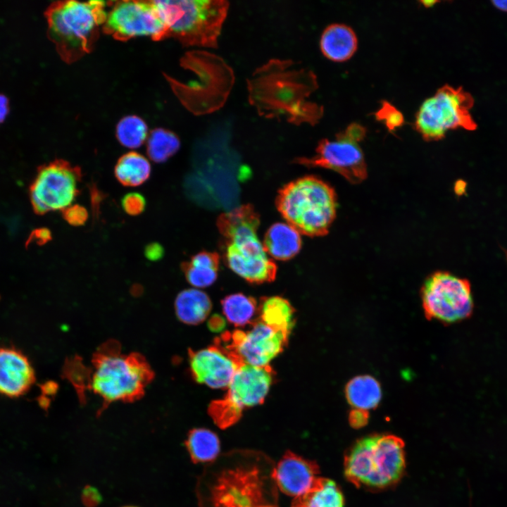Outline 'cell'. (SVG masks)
Instances as JSON below:
<instances>
[{"label": "cell", "instance_id": "obj_1", "mask_svg": "<svg viewBox=\"0 0 507 507\" xmlns=\"http://www.w3.org/2000/svg\"><path fill=\"white\" fill-rule=\"evenodd\" d=\"M273 461L261 451L235 450L208 464L198 480L200 507H278Z\"/></svg>", "mask_w": 507, "mask_h": 507}, {"label": "cell", "instance_id": "obj_2", "mask_svg": "<svg viewBox=\"0 0 507 507\" xmlns=\"http://www.w3.org/2000/svg\"><path fill=\"white\" fill-rule=\"evenodd\" d=\"M318 87L315 74L292 60L271 59L247 80L249 102L260 115L295 125L322 118L323 107L308 99Z\"/></svg>", "mask_w": 507, "mask_h": 507}, {"label": "cell", "instance_id": "obj_3", "mask_svg": "<svg viewBox=\"0 0 507 507\" xmlns=\"http://www.w3.org/2000/svg\"><path fill=\"white\" fill-rule=\"evenodd\" d=\"M87 377L76 384L100 397L104 406L115 401L131 402L144 394L154 372L140 354L123 353L118 344H105L94 355Z\"/></svg>", "mask_w": 507, "mask_h": 507}, {"label": "cell", "instance_id": "obj_4", "mask_svg": "<svg viewBox=\"0 0 507 507\" xmlns=\"http://www.w3.org/2000/svg\"><path fill=\"white\" fill-rule=\"evenodd\" d=\"M344 465L346 479L356 487L372 491L388 489L403 475L404 442L389 434L363 437L347 451Z\"/></svg>", "mask_w": 507, "mask_h": 507}, {"label": "cell", "instance_id": "obj_5", "mask_svg": "<svg viewBox=\"0 0 507 507\" xmlns=\"http://www.w3.org/2000/svg\"><path fill=\"white\" fill-rule=\"evenodd\" d=\"M106 4L70 0L47 8V35L65 62H75L92 50L106 19Z\"/></svg>", "mask_w": 507, "mask_h": 507}, {"label": "cell", "instance_id": "obj_6", "mask_svg": "<svg viewBox=\"0 0 507 507\" xmlns=\"http://www.w3.org/2000/svg\"><path fill=\"white\" fill-rule=\"evenodd\" d=\"M276 205L300 233L315 237L327 233L336 216L337 201L330 185L317 177L306 176L282 187Z\"/></svg>", "mask_w": 507, "mask_h": 507}, {"label": "cell", "instance_id": "obj_7", "mask_svg": "<svg viewBox=\"0 0 507 507\" xmlns=\"http://www.w3.org/2000/svg\"><path fill=\"white\" fill-rule=\"evenodd\" d=\"M168 31L185 46L217 48L229 3L224 0L154 1Z\"/></svg>", "mask_w": 507, "mask_h": 507}, {"label": "cell", "instance_id": "obj_8", "mask_svg": "<svg viewBox=\"0 0 507 507\" xmlns=\"http://www.w3.org/2000/svg\"><path fill=\"white\" fill-rule=\"evenodd\" d=\"M183 63L195 73L196 78L187 85H176L182 102L197 115L220 108L234 84L231 67L222 58L206 51L189 53Z\"/></svg>", "mask_w": 507, "mask_h": 507}, {"label": "cell", "instance_id": "obj_9", "mask_svg": "<svg viewBox=\"0 0 507 507\" xmlns=\"http://www.w3.org/2000/svg\"><path fill=\"white\" fill-rule=\"evenodd\" d=\"M473 105L472 96L463 87L445 84L423 102L414 128L426 141L440 140L451 130H475L477 125L470 114Z\"/></svg>", "mask_w": 507, "mask_h": 507}, {"label": "cell", "instance_id": "obj_10", "mask_svg": "<svg viewBox=\"0 0 507 507\" xmlns=\"http://www.w3.org/2000/svg\"><path fill=\"white\" fill-rule=\"evenodd\" d=\"M258 225V221H242L220 232L227 266L245 280L258 284L274 280L277 273L275 263L256 235Z\"/></svg>", "mask_w": 507, "mask_h": 507}, {"label": "cell", "instance_id": "obj_11", "mask_svg": "<svg viewBox=\"0 0 507 507\" xmlns=\"http://www.w3.org/2000/svg\"><path fill=\"white\" fill-rule=\"evenodd\" d=\"M273 378L270 365H241L227 388L225 398L210 406L209 413L215 423L220 428L230 427L239 420L244 408L262 403Z\"/></svg>", "mask_w": 507, "mask_h": 507}, {"label": "cell", "instance_id": "obj_12", "mask_svg": "<svg viewBox=\"0 0 507 507\" xmlns=\"http://www.w3.org/2000/svg\"><path fill=\"white\" fill-rule=\"evenodd\" d=\"M366 134V129L353 123L330 140L320 141L316 154L311 158H299L296 163L308 167H320L334 170L352 184H359L367 177V167L359 143Z\"/></svg>", "mask_w": 507, "mask_h": 507}, {"label": "cell", "instance_id": "obj_13", "mask_svg": "<svg viewBox=\"0 0 507 507\" xmlns=\"http://www.w3.org/2000/svg\"><path fill=\"white\" fill-rule=\"evenodd\" d=\"M425 315L444 324H453L472 316L474 301L467 279L444 271L430 275L421 288Z\"/></svg>", "mask_w": 507, "mask_h": 507}, {"label": "cell", "instance_id": "obj_14", "mask_svg": "<svg viewBox=\"0 0 507 507\" xmlns=\"http://www.w3.org/2000/svg\"><path fill=\"white\" fill-rule=\"evenodd\" d=\"M81 169L57 159L39 168L30 187V196L35 211L44 214L64 210L80 194Z\"/></svg>", "mask_w": 507, "mask_h": 507}, {"label": "cell", "instance_id": "obj_15", "mask_svg": "<svg viewBox=\"0 0 507 507\" xmlns=\"http://www.w3.org/2000/svg\"><path fill=\"white\" fill-rule=\"evenodd\" d=\"M113 4L103 26L106 34L123 41L137 37L154 40L168 37L167 28L154 1H121Z\"/></svg>", "mask_w": 507, "mask_h": 507}, {"label": "cell", "instance_id": "obj_16", "mask_svg": "<svg viewBox=\"0 0 507 507\" xmlns=\"http://www.w3.org/2000/svg\"><path fill=\"white\" fill-rule=\"evenodd\" d=\"M288 334L276 330L261 320L246 330H237L222 337L223 346L242 364L264 367L279 355L287 343Z\"/></svg>", "mask_w": 507, "mask_h": 507}, {"label": "cell", "instance_id": "obj_17", "mask_svg": "<svg viewBox=\"0 0 507 507\" xmlns=\"http://www.w3.org/2000/svg\"><path fill=\"white\" fill-rule=\"evenodd\" d=\"M189 366L194 379L213 389L227 388L234 375L242 365L221 344L190 351Z\"/></svg>", "mask_w": 507, "mask_h": 507}, {"label": "cell", "instance_id": "obj_18", "mask_svg": "<svg viewBox=\"0 0 507 507\" xmlns=\"http://www.w3.org/2000/svg\"><path fill=\"white\" fill-rule=\"evenodd\" d=\"M36 380L27 356L11 346H0V394L18 398L25 394Z\"/></svg>", "mask_w": 507, "mask_h": 507}, {"label": "cell", "instance_id": "obj_19", "mask_svg": "<svg viewBox=\"0 0 507 507\" xmlns=\"http://www.w3.org/2000/svg\"><path fill=\"white\" fill-rule=\"evenodd\" d=\"M315 461L287 451L275 468L277 487L284 494L298 496L306 492L319 477Z\"/></svg>", "mask_w": 507, "mask_h": 507}, {"label": "cell", "instance_id": "obj_20", "mask_svg": "<svg viewBox=\"0 0 507 507\" xmlns=\"http://www.w3.org/2000/svg\"><path fill=\"white\" fill-rule=\"evenodd\" d=\"M320 46L323 54L329 60L344 62L350 59L356 51L358 39L349 26L333 23L323 32Z\"/></svg>", "mask_w": 507, "mask_h": 507}, {"label": "cell", "instance_id": "obj_21", "mask_svg": "<svg viewBox=\"0 0 507 507\" xmlns=\"http://www.w3.org/2000/svg\"><path fill=\"white\" fill-rule=\"evenodd\" d=\"M300 234L288 223H276L267 230L263 244L270 257L280 261L289 260L301 249Z\"/></svg>", "mask_w": 507, "mask_h": 507}, {"label": "cell", "instance_id": "obj_22", "mask_svg": "<svg viewBox=\"0 0 507 507\" xmlns=\"http://www.w3.org/2000/svg\"><path fill=\"white\" fill-rule=\"evenodd\" d=\"M212 303L209 296L203 291L187 289L180 292L175 301L177 317L188 325H197L208 317Z\"/></svg>", "mask_w": 507, "mask_h": 507}, {"label": "cell", "instance_id": "obj_23", "mask_svg": "<svg viewBox=\"0 0 507 507\" xmlns=\"http://www.w3.org/2000/svg\"><path fill=\"white\" fill-rule=\"evenodd\" d=\"M343 494L337 484L318 477L304 494L294 497L291 507H344Z\"/></svg>", "mask_w": 507, "mask_h": 507}, {"label": "cell", "instance_id": "obj_24", "mask_svg": "<svg viewBox=\"0 0 507 507\" xmlns=\"http://www.w3.org/2000/svg\"><path fill=\"white\" fill-rule=\"evenodd\" d=\"M219 256L215 253L201 251L182 265L187 282L194 287L211 285L218 276Z\"/></svg>", "mask_w": 507, "mask_h": 507}, {"label": "cell", "instance_id": "obj_25", "mask_svg": "<svg viewBox=\"0 0 507 507\" xmlns=\"http://www.w3.org/2000/svg\"><path fill=\"white\" fill-rule=\"evenodd\" d=\"M345 396L354 408L368 411L375 408L382 398L380 383L370 375L352 378L345 387Z\"/></svg>", "mask_w": 507, "mask_h": 507}, {"label": "cell", "instance_id": "obj_26", "mask_svg": "<svg viewBox=\"0 0 507 507\" xmlns=\"http://www.w3.org/2000/svg\"><path fill=\"white\" fill-rule=\"evenodd\" d=\"M259 314L263 323L287 334L294 326V308L287 299L281 296L263 299L259 306Z\"/></svg>", "mask_w": 507, "mask_h": 507}, {"label": "cell", "instance_id": "obj_27", "mask_svg": "<svg viewBox=\"0 0 507 507\" xmlns=\"http://www.w3.org/2000/svg\"><path fill=\"white\" fill-rule=\"evenodd\" d=\"M151 170L150 163L145 156L130 151L119 158L114 168V174L123 185L137 187L149 179Z\"/></svg>", "mask_w": 507, "mask_h": 507}, {"label": "cell", "instance_id": "obj_28", "mask_svg": "<svg viewBox=\"0 0 507 507\" xmlns=\"http://www.w3.org/2000/svg\"><path fill=\"white\" fill-rule=\"evenodd\" d=\"M185 446L194 463L212 462L220 452L219 438L213 432L206 428H195L187 434Z\"/></svg>", "mask_w": 507, "mask_h": 507}, {"label": "cell", "instance_id": "obj_29", "mask_svg": "<svg viewBox=\"0 0 507 507\" xmlns=\"http://www.w3.org/2000/svg\"><path fill=\"white\" fill-rule=\"evenodd\" d=\"M223 312L226 319L237 327L251 321L257 310L254 299L241 293L227 296L222 301Z\"/></svg>", "mask_w": 507, "mask_h": 507}, {"label": "cell", "instance_id": "obj_30", "mask_svg": "<svg viewBox=\"0 0 507 507\" xmlns=\"http://www.w3.org/2000/svg\"><path fill=\"white\" fill-rule=\"evenodd\" d=\"M146 152L156 163H163L173 156L180 149V142L173 132L156 128L150 132L146 139Z\"/></svg>", "mask_w": 507, "mask_h": 507}, {"label": "cell", "instance_id": "obj_31", "mask_svg": "<svg viewBox=\"0 0 507 507\" xmlns=\"http://www.w3.org/2000/svg\"><path fill=\"white\" fill-rule=\"evenodd\" d=\"M148 127L144 120L134 115L123 118L116 126V137L125 147L137 149L148 137Z\"/></svg>", "mask_w": 507, "mask_h": 507}, {"label": "cell", "instance_id": "obj_32", "mask_svg": "<svg viewBox=\"0 0 507 507\" xmlns=\"http://www.w3.org/2000/svg\"><path fill=\"white\" fill-rule=\"evenodd\" d=\"M378 120L383 121L389 131L395 130L404 123L402 113L387 101L382 102L381 108L375 113Z\"/></svg>", "mask_w": 507, "mask_h": 507}, {"label": "cell", "instance_id": "obj_33", "mask_svg": "<svg viewBox=\"0 0 507 507\" xmlns=\"http://www.w3.org/2000/svg\"><path fill=\"white\" fill-rule=\"evenodd\" d=\"M121 205L126 213L134 216L141 214L144 211L146 200L141 194L131 192L122 198Z\"/></svg>", "mask_w": 507, "mask_h": 507}, {"label": "cell", "instance_id": "obj_34", "mask_svg": "<svg viewBox=\"0 0 507 507\" xmlns=\"http://www.w3.org/2000/svg\"><path fill=\"white\" fill-rule=\"evenodd\" d=\"M63 217L65 221L73 226L83 225L88 219V211L82 206L75 204L63 211Z\"/></svg>", "mask_w": 507, "mask_h": 507}, {"label": "cell", "instance_id": "obj_35", "mask_svg": "<svg viewBox=\"0 0 507 507\" xmlns=\"http://www.w3.org/2000/svg\"><path fill=\"white\" fill-rule=\"evenodd\" d=\"M81 499L86 507H95L101 501V496L94 487L86 486L82 492Z\"/></svg>", "mask_w": 507, "mask_h": 507}, {"label": "cell", "instance_id": "obj_36", "mask_svg": "<svg viewBox=\"0 0 507 507\" xmlns=\"http://www.w3.org/2000/svg\"><path fill=\"white\" fill-rule=\"evenodd\" d=\"M369 419V413L368 411L354 408L350 411L349 415V422L350 425L353 428H361L364 427Z\"/></svg>", "mask_w": 507, "mask_h": 507}, {"label": "cell", "instance_id": "obj_37", "mask_svg": "<svg viewBox=\"0 0 507 507\" xmlns=\"http://www.w3.org/2000/svg\"><path fill=\"white\" fill-rule=\"evenodd\" d=\"M163 247L158 242H151L144 249L145 257L151 261H156L163 257Z\"/></svg>", "mask_w": 507, "mask_h": 507}, {"label": "cell", "instance_id": "obj_38", "mask_svg": "<svg viewBox=\"0 0 507 507\" xmlns=\"http://www.w3.org/2000/svg\"><path fill=\"white\" fill-rule=\"evenodd\" d=\"M8 99L5 95L0 94V124L4 121L8 113Z\"/></svg>", "mask_w": 507, "mask_h": 507}, {"label": "cell", "instance_id": "obj_39", "mask_svg": "<svg viewBox=\"0 0 507 507\" xmlns=\"http://www.w3.org/2000/svg\"><path fill=\"white\" fill-rule=\"evenodd\" d=\"M35 237L38 242L44 243L51 239V232L47 229H40L36 232Z\"/></svg>", "mask_w": 507, "mask_h": 507}, {"label": "cell", "instance_id": "obj_40", "mask_svg": "<svg viewBox=\"0 0 507 507\" xmlns=\"http://www.w3.org/2000/svg\"><path fill=\"white\" fill-rule=\"evenodd\" d=\"M224 325V320L220 316L213 317L210 320V327L213 330H220Z\"/></svg>", "mask_w": 507, "mask_h": 507}, {"label": "cell", "instance_id": "obj_41", "mask_svg": "<svg viewBox=\"0 0 507 507\" xmlns=\"http://www.w3.org/2000/svg\"><path fill=\"white\" fill-rule=\"evenodd\" d=\"M466 182L463 180H458L456 182L454 190L457 195L461 196L465 192Z\"/></svg>", "mask_w": 507, "mask_h": 507}, {"label": "cell", "instance_id": "obj_42", "mask_svg": "<svg viewBox=\"0 0 507 507\" xmlns=\"http://www.w3.org/2000/svg\"><path fill=\"white\" fill-rule=\"evenodd\" d=\"M492 4L499 10L507 12V1H493Z\"/></svg>", "mask_w": 507, "mask_h": 507}, {"label": "cell", "instance_id": "obj_43", "mask_svg": "<svg viewBox=\"0 0 507 507\" xmlns=\"http://www.w3.org/2000/svg\"><path fill=\"white\" fill-rule=\"evenodd\" d=\"M240 208H244V209H248V210L252 211V210H251V209L246 208H237V209H240ZM237 209H234V210H237ZM234 210H233V211H234ZM231 211H230V212H231ZM230 212H228V213H230ZM254 212L256 213L255 211H254ZM225 214H226V213H225ZM225 214H224V215H225ZM257 214H258V213H257ZM224 215H223L219 218V220H220Z\"/></svg>", "mask_w": 507, "mask_h": 507}, {"label": "cell", "instance_id": "obj_44", "mask_svg": "<svg viewBox=\"0 0 507 507\" xmlns=\"http://www.w3.org/2000/svg\"><path fill=\"white\" fill-rule=\"evenodd\" d=\"M503 251H504V253H505V254H506V260H507V249H503Z\"/></svg>", "mask_w": 507, "mask_h": 507}, {"label": "cell", "instance_id": "obj_45", "mask_svg": "<svg viewBox=\"0 0 507 507\" xmlns=\"http://www.w3.org/2000/svg\"><path fill=\"white\" fill-rule=\"evenodd\" d=\"M123 507H137V506H123Z\"/></svg>", "mask_w": 507, "mask_h": 507}]
</instances>
